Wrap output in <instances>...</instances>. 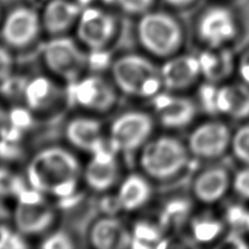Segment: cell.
<instances>
[{
  "mask_svg": "<svg viewBox=\"0 0 249 249\" xmlns=\"http://www.w3.org/2000/svg\"><path fill=\"white\" fill-rule=\"evenodd\" d=\"M42 60L48 72L68 84L82 78L89 65L86 48L66 35L52 37L43 46Z\"/></svg>",
  "mask_w": 249,
  "mask_h": 249,
  "instance_id": "5",
  "label": "cell"
},
{
  "mask_svg": "<svg viewBox=\"0 0 249 249\" xmlns=\"http://www.w3.org/2000/svg\"><path fill=\"white\" fill-rule=\"evenodd\" d=\"M118 93L112 80L97 74H84L82 78L69 84L67 95L84 112L103 115L109 113L116 106Z\"/></svg>",
  "mask_w": 249,
  "mask_h": 249,
  "instance_id": "8",
  "label": "cell"
},
{
  "mask_svg": "<svg viewBox=\"0 0 249 249\" xmlns=\"http://www.w3.org/2000/svg\"><path fill=\"white\" fill-rule=\"evenodd\" d=\"M26 188L24 181L9 168L0 167V198L19 197Z\"/></svg>",
  "mask_w": 249,
  "mask_h": 249,
  "instance_id": "24",
  "label": "cell"
},
{
  "mask_svg": "<svg viewBox=\"0 0 249 249\" xmlns=\"http://www.w3.org/2000/svg\"><path fill=\"white\" fill-rule=\"evenodd\" d=\"M233 188L238 196L244 199H249V167L244 168L235 175Z\"/></svg>",
  "mask_w": 249,
  "mask_h": 249,
  "instance_id": "32",
  "label": "cell"
},
{
  "mask_svg": "<svg viewBox=\"0 0 249 249\" xmlns=\"http://www.w3.org/2000/svg\"><path fill=\"white\" fill-rule=\"evenodd\" d=\"M238 72L243 83L249 86V50L242 55L238 62Z\"/></svg>",
  "mask_w": 249,
  "mask_h": 249,
  "instance_id": "34",
  "label": "cell"
},
{
  "mask_svg": "<svg viewBox=\"0 0 249 249\" xmlns=\"http://www.w3.org/2000/svg\"><path fill=\"white\" fill-rule=\"evenodd\" d=\"M189 154L187 145L174 137L151 138L140 150L139 165L149 179L170 180L183 172Z\"/></svg>",
  "mask_w": 249,
  "mask_h": 249,
  "instance_id": "3",
  "label": "cell"
},
{
  "mask_svg": "<svg viewBox=\"0 0 249 249\" xmlns=\"http://www.w3.org/2000/svg\"><path fill=\"white\" fill-rule=\"evenodd\" d=\"M137 36L146 54L166 59L176 55L184 38L183 29L174 17L151 10L138 22Z\"/></svg>",
  "mask_w": 249,
  "mask_h": 249,
  "instance_id": "4",
  "label": "cell"
},
{
  "mask_svg": "<svg viewBox=\"0 0 249 249\" xmlns=\"http://www.w3.org/2000/svg\"><path fill=\"white\" fill-rule=\"evenodd\" d=\"M221 231V224L211 217H202L195 222L194 234L199 242H208L215 238Z\"/></svg>",
  "mask_w": 249,
  "mask_h": 249,
  "instance_id": "26",
  "label": "cell"
},
{
  "mask_svg": "<svg viewBox=\"0 0 249 249\" xmlns=\"http://www.w3.org/2000/svg\"><path fill=\"white\" fill-rule=\"evenodd\" d=\"M82 166L70 150L47 146L30 160L26 183L45 196L58 199L72 197L82 179Z\"/></svg>",
  "mask_w": 249,
  "mask_h": 249,
  "instance_id": "1",
  "label": "cell"
},
{
  "mask_svg": "<svg viewBox=\"0 0 249 249\" xmlns=\"http://www.w3.org/2000/svg\"><path fill=\"white\" fill-rule=\"evenodd\" d=\"M228 217H229L230 223H232L233 225L248 229L249 212L243 210L242 208L230 209V211L228 213Z\"/></svg>",
  "mask_w": 249,
  "mask_h": 249,
  "instance_id": "33",
  "label": "cell"
},
{
  "mask_svg": "<svg viewBox=\"0 0 249 249\" xmlns=\"http://www.w3.org/2000/svg\"><path fill=\"white\" fill-rule=\"evenodd\" d=\"M117 32L116 18L100 8L84 7L75 24L77 41L92 53H101L112 45Z\"/></svg>",
  "mask_w": 249,
  "mask_h": 249,
  "instance_id": "9",
  "label": "cell"
},
{
  "mask_svg": "<svg viewBox=\"0 0 249 249\" xmlns=\"http://www.w3.org/2000/svg\"><path fill=\"white\" fill-rule=\"evenodd\" d=\"M7 119V113L6 110H4V108L2 107V104L0 103V127L2 126V124L6 122Z\"/></svg>",
  "mask_w": 249,
  "mask_h": 249,
  "instance_id": "37",
  "label": "cell"
},
{
  "mask_svg": "<svg viewBox=\"0 0 249 249\" xmlns=\"http://www.w3.org/2000/svg\"><path fill=\"white\" fill-rule=\"evenodd\" d=\"M9 220H12V211H9L2 202V198H0V228L6 225Z\"/></svg>",
  "mask_w": 249,
  "mask_h": 249,
  "instance_id": "35",
  "label": "cell"
},
{
  "mask_svg": "<svg viewBox=\"0 0 249 249\" xmlns=\"http://www.w3.org/2000/svg\"><path fill=\"white\" fill-rule=\"evenodd\" d=\"M65 137L74 149L89 154L106 148L107 137L101 122L91 115H80L70 119L65 127Z\"/></svg>",
  "mask_w": 249,
  "mask_h": 249,
  "instance_id": "15",
  "label": "cell"
},
{
  "mask_svg": "<svg viewBox=\"0 0 249 249\" xmlns=\"http://www.w3.org/2000/svg\"><path fill=\"white\" fill-rule=\"evenodd\" d=\"M110 80L119 92L138 99L152 100L164 90L161 67L139 54H124L115 59Z\"/></svg>",
  "mask_w": 249,
  "mask_h": 249,
  "instance_id": "2",
  "label": "cell"
},
{
  "mask_svg": "<svg viewBox=\"0 0 249 249\" xmlns=\"http://www.w3.org/2000/svg\"><path fill=\"white\" fill-rule=\"evenodd\" d=\"M201 75L209 82L217 83L229 77L234 68L233 55L228 48H210L198 56Z\"/></svg>",
  "mask_w": 249,
  "mask_h": 249,
  "instance_id": "23",
  "label": "cell"
},
{
  "mask_svg": "<svg viewBox=\"0 0 249 249\" xmlns=\"http://www.w3.org/2000/svg\"><path fill=\"white\" fill-rule=\"evenodd\" d=\"M119 171L116 152L106 146L90 154V160L82 168V180L95 193H106L116 185Z\"/></svg>",
  "mask_w": 249,
  "mask_h": 249,
  "instance_id": "13",
  "label": "cell"
},
{
  "mask_svg": "<svg viewBox=\"0 0 249 249\" xmlns=\"http://www.w3.org/2000/svg\"><path fill=\"white\" fill-rule=\"evenodd\" d=\"M73 246L72 238L62 231H55L48 234L41 244L44 249H69Z\"/></svg>",
  "mask_w": 249,
  "mask_h": 249,
  "instance_id": "27",
  "label": "cell"
},
{
  "mask_svg": "<svg viewBox=\"0 0 249 249\" xmlns=\"http://www.w3.org/2000/svg\"><path fill=\"white\" fill-rule=\"evenodd\" d=\"M237 32L236 18L226 7L209 8L198 22L199 37L210 48L224 47L236 37Z\"/></svg>",
  "mask_w": 249,
  "mask_h": 249,
  "instance_id": "11",
  "label": "cell"
},
{
  "mask_svg": "<svg viewBox=\"0 0 249 249\" xmlns=\"http://www.w3.org/2000/svg\"><path fill=\"white\" fill-rule=\"evenodd\" d=\"M82 8L77 1L51 0L41 17L43 30L52 37L66 35L72 26L77 24Z\"/></svg>",
  "mask_w": 249,
  "mask_h": 249,
  "instance_id": "19",
  "label": "cell"
},
{
  "mask_svg": "<svg viewBox=\"0 0 249 249\" xmlns=\"http://www.w3.org/2000/svg\"><path fill=\"white\" fill-rule=\"evenodd\" d=\"M216 113L234 119L249 117V86L239 83L217 89Z\"/></svg>",
  "mask_w": 249,
  "mask_h": 249,
  "instance_id": "22",
  "label": "cell"
},
{
  "mask_svg": "<svg viewBox=\"0 0 249 249\" xmlns=\"http://www.w3.org/2000/svg\"><path fill=\"white\" fill-rule=\"evenodd\" d=\"M231 146L235 157L249 165V126H244L235 132L232 136Z\"/></svg>",
  "mask_w": 249,
  "mask_h": 249,
  "instance_id": "25",
  "label": "cell"
},
{
  "mask_svg": "<svg viewBox=\"0 0 249 249\" xmlns=\"http://www.w3.org/2000/svg\"><path fill=\"white\" fill-rule=\"evenodd\" d=\"M164 90L178 92L190 88L201 75L199 58L193 55H174L161 66Z\"/></svg>",
  "mask_w": 249,
  "mask_h": 249,
  "instance_id": "17",
  "label": "cell"
},
{
  "mask_svg": "<svg viewBox=\"0 0 249 249\" xmlns=\"http://www.w3.org/2000/svg\"><path fill=\"white\" fill-rule=\"evenodd\" d=\"M89 243L96 249H119L132 243V235L114 214H105L94 221L88 233Z\"/></svg>",
  "mask_w": 249,
  "mask_h": 249,
  "instance_id": "18",
  "label": "cell"
},
{
  "mask_svg": "<svg viewBox=\"0 0 249 249\" xmlns=\"http://www.w3.org/2000/svg\"><path fill=\"white\" fill-rule=\"evenodd\" d=\"M165 1L171 4L173 7H186V6H189L190 3H193L195 0H165Z\"/></svg>",
  "mask_w": 249,
  "mask_h": 249,
  "instance_id": "36",
  "label": "cell"
},
{
  "mask_svg": "<svg viewBox=\"0 0 249 249\" xmlns=\"http://www.w3.org/2000/svg\"><path fill=\"white\" fill-rule=\"evenodd\" d=\"M152 105L155 118L167 129L185 128L193 123L197 114L193 101L172 92L159 93L152 99Z\"/></svg>",
  "mask_w": 249,
  "mask_h": 249,
  "instance_id": "14",
  "label": "cell"
},
{
  "mask_svg": "<svg viewBox=\"0 0 249 249\" xmlns=\"http://www.w3.org/2000/svg\"><path fill=\"white\" fill-rule=\"evenodd\" d=\"M217 89L219 88L215 87V83H212L209 81L200 88L199 90L200 103H201L202 107L206 109L208 113L217 114L216 113Z\"/></svg>",
  "mask_w": 249,
  "mask_h": 249,
  "instance_id": "28",
  "label": "cell"
},
{
  "mask_svg": "<svg viewBox=\"0 0 249 249\" xmlns=\"http://www.w3.org/2000/svg\"><path fill=\"white\" fill-rule=\"evenodd\" d=\"M22 96L29 112L46 115L62 103L65 93L51 78L39 75L25 82Z\"/></svg>",
  "mask_w": 249,
  "mask_h": 249,
  "instance_id": "16",
  "label": "cell"
},
{
  "mask_svg": "<svg viewBox=\"0 0 249 249\" xmlns=\"http://www.w3.org/2000/svg\"><path fill=\"white\" fill-rule=\"evenodd\" d=\"M132 242L138 241L142 244L151 243V242H159L161 239V233L159 232L157 228L145 222H141V224L136 226L135 232H132Z\"/></svg>",
  "mask_w": 249,
  "mask_h": 249,
  "instance_id": "29",
  "label": "cell"
},
{
  "mask_svg": "<svg viewBox=\"0 0 249 249\" xmlns=\"http://www.w3.org/2000/svg\"><path fill=\"white\" fill-rule=\"evenodd\" d=\"M46 196L31 187L17 197L12 211V223L22 236H39L52 230L56 221L55 208L46 200Z\"/></svg>",
  "mask_w": 249,
  "mask_h": 249,
  "instance_id": "6",
  "label": "cell"
},
{
  "mask_svg": "<svg viewBox=\"0 0 249 249\" xmlns=\"http://www.w3.org/2000/svg\"><path fill=\"white\" fill-rule=\"evenodd\" d=\"M115 197L121 210L137 211L150 201L152 197V186L144 174H130L118 186Z\"/></svg>",
  "mask_w": 249,
  "mask_h": 249,
  "instance_id": "20",
  "label": "cell"
},
{
  "mask_svg": "<svg viewBox=\"0 0 249 249\" xmlns=\"http://www.w3.org/2000/svg\"><path fill=\"white\" fill-rule=\"evenodd\" d=\"M154 118L143 110H128L110 124L107 145L116 153L140 151L152 138Z\"/></svg>",
  "mask_w": 249,
  "mask_h": 249,
  "instance_id": "7",
  "label": "cell"
},
{
  "mask_svg": "<svg viewBox=\"0 0 249 249\" xmlns=\"http://www.w3.org/2000/svg\"><path fill=\"white\" fill-rule=\"evenodd\" d=\"M43 30L41 17L33 9L19 7L4 18L1 37L10 50H24L33 45Z\"/></svg>",
  "mask_w": 249,
  "mask_h": 249,
  "instance_id": "10",
  "label": "cell"
},
{
  "mask_svg": "<svg viewBox=\"0 0 249 249\" xmlns=\"http://www.w3.org/2000/svg\"><path fill=\"white\" fill-rule=\"evenodd\" d=\"M248 231H249V221H248Z\"/></svg>",
  "mask_w": 249,
  "mask_h": 249,
  "instance_id": "39",
  "label": "cell"
},
{
  "mask_svg": "<svg viewBox=\"0 0 249 249\" xmlns=\"http://www.w3.org/2000/svg\"><path fill=\"white\" fill-rule=\"evenodd\" d=\"M154 0H116L119 8L129 15L142 16L151 10Z\"/></svg>",
  "mask_w": 249,
  "mask_h": 249,
  "instance_id": "31",
  "label": "cell"
},
{
  "mask_svg": "<svg viewBox=\"0 0 249 249\" xmlns=\"http://www.w3.org/2000/svg\"><path fill=\"white\" fill-rule=\"evenodd\" d=\"M232 141L229 127L221 122L200 124L190 133L188 148L190 154L200 159H215L229 149Z\"/></svg>",
  "mask_w": 249,
  "mask_h": 249,
  "instance_id": "12",
  "label": "cell"
},
{
  "mask_svg": "<svg viewBox=\"0 0 249 249\" xmlns=\"http://www.w3.org/2000/svg\"><path fill=\"white\" fill-rule=\"evenodd\" d=\"M75 1H77L80 6L84 8V7H88L89 4L93 1V0H75Z\"/></svg>",
  "mask_w": 249,
  "mask_h": 249,
  "instance_id": "38",
  "label": "cell"
},
{
  "mask_svg": "<svg viewBox=\"0 0 249 249\" xmlns=\"http://www.w3.org/2000/svg\"><path fill=\"white\" fill-rule=\"evenodd\" d=\"M229 173L222 167H211L196 177L193 185L195 197L201 202L212 203L220 200L229 190Z\"/></svg>",
  "mask_w": 249,
  "mask_h": 249,
  "instance_id": "21",
  "label": "cell"
},
{
  "mask_svg": "<svg viewBox=\"0 0 249 249\" xmlns=\"http://www.w3.org/2000/svg\"><path fill=\"white\" fill-rule=\"evenodd\" d=\"M11 51L6 45H0V84L6 82L13 75L15 58Z\"/></svg>",
  "mask_w": 249,
  "mask_h": 249,
  "instance_id": "30",
  "label": "cell"
}]
</instances>
